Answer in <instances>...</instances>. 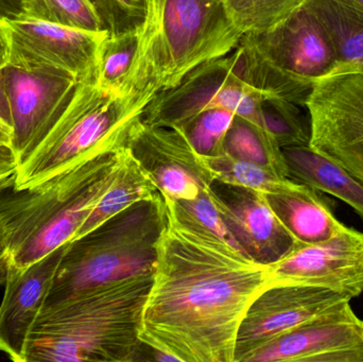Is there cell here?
Wrapping results in <instances>:
<instances>
[{
	"mask_svg": "<svg viewBox=\"0 0 363 362\" xmlns=\"http://www.w3.org/2000/svg\"><path fill=\"white\" fill-rule=\"evenodd\" d=\"M140 339L155 361L235 362L239 327L266 290L260 263L184 214L169 198Z\"/></svg>",
	"mask_w": 363,
	"mask_h": 362,
	"instance_id": "1",
	"label": "cell"
},
{
	"mask_svg": "<svg viewBox=\"0 0 363 362\" xmlns=\"http://www.w3.org/2000/svg\"><path fill=\"white\" fill-rule=\"evenodd\" d=\"M152 278L114 281L46 306L30 336L25 362L138 361Z\"/></svg>",
	"mask_w": 363,
	"mask_h": 362,
	"instance_id": "2",
	"label": "cell"
},
{
	"mask_svg": "<svg viewBox=\"0 0 363 362\" xmlns=\"http://www.w3.org/2000/svg\"><path fill=\"white\" fill-rule=\"evenodd\" d=\"M241 38L223 0H149L121 94L146 108L201 64L230 55Z\"/></svg>",
	"mask_w": 363,
	"mask_h": 362,
	"instance_id": "3",
	"label": "cell"
},
{
	"mask_svg": "<svg viewBox=\"0 0 363 362\" xmlns=\"http://www.w3.org/2000/svg\"><path fill=\"white\" fill-rule=\"evenodd\" d=\"M125 148L127 140L79 162L42 184L2 191L0 217L10 231L6 265L26 267L72 242L112 184Z\"/></svg>",
	"mask_w": 363,
	"mask_h": 362,
	"instance_id": "4",
	"label": "cell"
},
{
	"mask_svg": "<svg viewBox=\"0 0 363 362\" xmlns=\"http://www.w3.org/2000/svg\"><path fill=\"white\" fill-rule=\"evenodd\" d=\"M145 106L96 82H79L43 125L15 167L12 188L42 184L79 162L127 140Z\"/></svg>",
	"mask_w": 363,
	"mask_h": 362,
	"instance_id": "5",
	"label": "cell"
},
{
	"mask_svg": "<svg viewBox=\"0 0 363 362\" xmlns=\"http://www.w3.org/2000/svg\"><path fill=\"white\" fill-rule=\"evenodd\" d=\"M166 221L167 204L160 193L132 204L86 235L68 242L45 307L99 285L152 276Z\"/></svg>",
	"mask_w": 363,
	"mask_h": 362,
	"instance_id": "6",
	"label": "cell"
},
{
	"mask_svg": "<svg viewBox=\"0 0 363 362\" xmlns=\"http://www.w3.org/2000/svg\"><path fill=\"white\" fill-rule=\"evenodd\" d=\"M230 57L256 93L304 108L315 85L336 69L332 40L308 1L273 29L242 35Z\"/></svg>",
	"mask_w": 363,
	"mask_h": 362,
	"instance_id": "7",
	"label": "cell"
},
{
	"mask_svg": "<svg viewBox=\"0 0 363 362\" xmlns=\"http://www.w3.org/2000/svg\"><path fill=\"white\" fill-rule=\"evenodd\" d=\"M264 99L239 78L228 55L201 64L176 86L157 94L142 119L155 127L177 128L201 112L222 108L267 130L260 112Z\"/></svg>",
	"mask_w": 363,
	"mask_h": 362,
	"instance_id": "8",
	"label": "cell"
},
{
	"mask_svg": "<svg viewBox=\"0 0 363 362\" xmlns=\"http://www.w3.org/2000/svg\"><path fill=\"white\" fill-rule=\"evenodd\" d=\"M108 33L21 16L0 17L6 64L26 70L65 72L78 82H96L100 46Z\"/></svg>",
	"mask_w": 363,
	"mask_h": 362,
	"instance_id": "9",
	"label": "cell"
},
{
	"mask_svg": "<svg viewBox=\"0 0 363 362\" xmlns=\"http://www.w3.org/2000/svg\"><path fill=\"white\" fill-rule=\"evenodd\" d=\"M311 146L363 183V74L320 81L305 103Z\"/></svg>",
	"mask_w": 363,
	"mask_h": 362,
	"instance_id": "10",
	"label": "cell"
},
{
	"mask_svg": "<svg viewBox=\"0 0 363 362\" xmlns=\"http://www.w3.org/2000/svg\"><path fill=\"white\" fill-rule=\"evenodd\" d=\"M127 147L164 197L192 201L215 182L203 155L178 128L155 127L140 117L130 127Z\"/></svg>",
	"mask_w": 363,
	"mask_h": 362,
	"instance_id": "11",
	"label": "cell"
},
{
	"mask_svg": "<svg viewBox=\"0 0 363 362\" xmlns=\"http://www.w3.org/2000/svg\"><path fill=\"white\" fill-rule=\"evenodd\" d=\"M351 300L347 293L321 287H269L254 300L241 322L235 362H247L273 340Z\"/></svg>",
	"mask_w": 363,
	"mask_h": 362,
	"instance_id": "12",
	"label": "cell"
},
{
	"mask_svg": "<svg viewBox=\"0 0 363 362\" xmlns=\"http://www.w3.org/2000/svg\"><path fill=\"white\" fill-rule=\"evenodd\" d=\"M311 286L347 293H363V233L345 227L330 239L296 244L283 259L270 265L267 288Z\"/></svg>",
	"mask_w": 363,
	"mask_h": 362,
	"instance_id": "13",
	"label": "cell"
},
{
	"mask_svg": "<svg viewBox=\"0 0 363 362\" xmlns=\"http://www.w3.org/2000/svg\"><path fill=\"white\" fill-rule=\"evenodd\" d=\"M247 362H363V321L349 302L273 340Z\"/></svg>",
	"mask_w": 363,
	"mask_h": 362,
	"instance_id": "14",
	"label": "cell"
},
{
	"mask_svg": "<svg viewBox=\"0 0 363 362\" xmlns=\"http://www.w3.org/2000/svg\"><path fill=\"white\" fill-rule=\"evenodd\" d=\"M208 195L239 248L255 261L277 263L298 244L273 212L266 193L215 181Z\"/></svg>",
	"mask_w": 363,
	"mask_h": 362,
	"instance_id": "15",
	"label": "cell"
},
{
	"mask_svg": "<svg viewBox=\"0 0 363 362\" xmlns=\"http://www.w3.org/2000/svg\"><path fill=\"white\" fill-rule=\"evenodd\" d=\"M67 244L26 267H4L6 284L0 304V352L11 361L25 362L30 336L44 310Z\"/></svg>",
	"mask_w": 363,
	"mask_h": 362,
	"instance_id": "16",
	"label": "cell"
},
{
	"mask_svg": "<svg viewBox=\"0 0 363 362\" xmlns=\"http://www.w3.org/2000/svg\"><path fill=\"white\" fill-rule=\"evenodd\" d=\"M0 74L12 120V154L16 167L43 125L79 82L65 72L26 70L10 64Z\"/></svg>",
	"mask_w": 363,
	"mask_h": 362,
	"instance_id": "17",
	"label": "cell"
},
{
	"mask_svg": "<svg viewBox=\"0 0 363 362\" xmlns=\"http://www.w3.org/2000/svg\"><path fill=\"white\" fill-rule=\"evenodd\" d=\"M267 198L277 218L298 244L325 242L347 227L335 217L328 200L307 185Z\"/></svg>",
	"mask_w": 363,
	"mask_h": 362,
	"instance_id": "18",
	"label": "cell"
},
{
	"mask_svg": "<svg viewBox=\"0 0 363 362\" xmlns=\"http://www.w3.org/2000/svg\"><path fill=\"white\" fill-rule=\"evenodd\" d=\"M281 149L288 178L338 198L363 219V183L311 145Z\"/></svg>",
	"mask_w": 363,
	"mask_h": 362,
	"instance_id": "19",
	"label": "cell"
},
{
	"mask_svg": "<svg viewBox=\"0 0 363 362\" xmlns=\"http://www.w3.org/2000/svg\"><path fill=\"white\" fill-rule=\"evenodd\" d=\"M308 4L332 40L336 55L333 76L363 74V9L347 0H308Z\"/></svg>",
	"mask_w": 363,
	"mask_h": 362,
	"instance_id": "20",
	"label": "cell"
},
{
	"mask_svg": "<svg viewBox=\"0 0 363 362\" xmlns=\"http://www.w3.org/2000/svg\"><path fill=\"white\" fill-rule=\"evenodd\" d=\"M160 193L155 180L127 147L112 184L100 198L72 240L86 235L132 204L150 199Z\"/></svg>",
	"mask_w": 363,
	"mask_h": 362,
	"instance_id": "21",
	"label": "cell"
},
{
	"mask_svg": "<svg viewBox=\"0 0 363 362\" xmlns=\"http://www.w3.org/2000/svg\"><path fill=\"white\" fill-rule=\"evenodd\" d=\"M213 180L230 186L242 187L266 195L289 193L301 183L279 176L268 166L237 159L224 150L217 155H203Z\"/></svg>",
	"mask_w": 363,
	"mask_h": 362,
	"instance_id": "22",
	"label": "cell"
},
{
	"mask_svg": "<svg viewBox=\"0 0 363 362\" xmlns=\"http://www.w3.org/2000/svg\"><path fill=\"white\" fill-rule=\"evenodd\" d=\"M225 151L245 161L268 166L279 176L288 178L283 149L268 130L235 116L226 134Z\"/></svg>",
	"mask_w": 363,
	"mask_h": 362,
	"instance_id": "23",
	"label": "cell"
},
{
	"mask_svg": "<svg viewBox=\"0 0 363 362\" xmlns=\"http://www.w3.org/2000/svg\"><path fill=\"white\" fill-rule=\"evenodd\" d=\"M241 35L269 31L291 16L308 0H223Z\"/></svg>",
	"mask_w": 363,
	"mask_h": 362,
	"instance_id": "24",
	"label": "cell"
},
{
	"mask_svg": "<svg viewBox=\"0 0 363 362\" xmlns=\"http://www.w3.org/2000/svg\"><path fill=\"white\" fill-rule=\"evenodd\" d=\"M21 17L85 31L106 30L91 0H23Z\"/></svg>",
	"mask_w": 363,
	"mask_h": 362,
	"instance_id": "25",
	"label": "cell"
},
{
	"mask_svg": "<svg viewBox=\"0 0 363 362\" xmlns=\"http://www.w3.org/2000/svg\"><path fill=\"white\" fill-rule=\"evenodd\" d=\"M301 106L281 98H264L260 103L264 125L281 148L311 145V119Z\"/></svg>",
	"mask_w": 363,
	"mask_h": 362,
	"instance_id": "26",
	"label": "cell"
},
{
	"mask_svg": "<svg viewBox=\"0 0 363 362\" xmlns=\"http://www.w3.org/2000/svg\"><path fill=\"white\" fill-rule=\"evenodd\" d=\"M140 32L108 34L100 46L96 83L106 91L121 93L138 50Z\"/></svg>",
	"mask_w": 363,
	"mask_h": 362,
	"instance_id": "27",
	"label": "cell"
},
{
	"mask_svg": "<svg viewBox=\"0 0 363 362\" xmlns=\"http://www.w3.org/2000/svg\"><path fill=\"white\" fill-rule=\"evenodd\" d=\"M236 115L226 108H217L201 112L177 127L185 133L199 153L217 155L225 150L226 134Z\"/></svg>",
	"mask_w": 363,
	"mask_h": 362,
	"instance_id": "28",
	"label": "cell"
},
{
	"mask_svg": "<svg viewBox=\"0 0 363 362\" xmlns=\"http://www.w3.org/2000/svg\"><path fill=\"white\" fill-rule=\"evenodd\" d=\"M108 34L140 32L146 21L149 0H91Z\"/></svg>",
	"mask_w": 363,
	"mask_h": 362,
	"instance_id": "29",
	"label": "cell"
},
{
	"mask_svg": "<svg viewBox=\"0 0 363 362\" xmlns=\"http://www.w3.org/2000/svg\"><path fill=\"white\" fill-rule=\"evenodd\" d=\"M208 191L209 189L203 191L196 200H192V201H174V200L172 201L184 214L191 217L192 219L204 225L209 231L213 232L216 235L219 236L222 239L241 251L236 240L234 239L232 234L226 227L225 223L223 222L221 217L213 208V203L209 199Z\"/></svg>",
	"mask_w": 363,
	"mask_h": 362,
	"instance_id": "30",
	"label": "cell"
},
{
	"mask_svg": "<svg viewBox=\"0 0 363 362\" xmlns=\"http://www.w3.org/2000/svg\"><path fill=\"white\" fill-rule=\"evenodd\" d=\"M12 135V131L0 123V171L15 172Z\"/></svg>",
	"mask_w": 363,
	"mask_h": 362,
	"instance_id": "31",
	"label": "cell"
},
{
	"mask_svg": "<svg viewBox=\"0 0 363 362\" xmlns=\"http://www.w3.org/2000/svg\"><path fill=\"white\" fill-rule=\"evenodd\" d=\"M10 254V231L4 219L0 217V270L6 267Z\"/></svg>",
	"mask_w": 363,
	"mask_h": 362,
	"instance_id": "32",
	"label": "cell"
},
{
	"mask_svg": "<svg viewBox=\"0 0 363 362\" xmlns=\"http://www.w3.org/2000/svg\"><path fill=\"white\" fill-rule=\"evenodd\" d=\"M23 0H0V17H14L21 16L23 12Z\"/></svg>",
	"mask_w": 363,
	"mask_h": 362,
	"instance_id": "33",
	"label": "cell"
},
{
	"mask_svg": "<svg viewBox=\"0 0 363 362\" xmlns=\"http://www.w3.org/2000/svg\"><path fill=\"white\" fill-rule=\"evenodd\" d=\"M0 123L11 130L13 133L12 120H11L10 110H9L8 100H6V91H4V80L0 74ZM13 136V135H12Z\"/></svg>",
	"mask_w": 363,
	"mask_h": 362,
	"instance_id": "34",
	"label": "cell"
},
{
	"mask_svg": "<svg viewBox=\"0 0 363 362\" xmlns=\"http://www.w3.org/2000/svg\"><path fill=\"white\" fill-rule=\"evenodd\" d=\"M14 184V171H0V193Z\"/></svg>",
	"mask_w": 363,
	"mask_h": 362,
	"instance_id": "35",
	"label": "cell"
},
{
	"mask_svg": "<svg viewBox=\"0 0 363 362\" xmlns=\"http://www.w3.org/2000/svg\"><path fill=\"white\" fill-rule=\"evenodd\" d=\"M6 65V50L4 43L2 42L1 38H0V70Z\"/></svg>",
	"mask_w": 363,
	"mask_h": 362,
	"instance_id": "36",
	"label": "cell"
},
{
	"mask_svg": "<svg viewBox=\"0 0 363 362\" xmlns=\"http://www.w3.org/2000/svg\"><path fill=\"white\" fill-rule=\"evenodd\" d=\"M347 1L351 2V4L363 9V0H347Z\"/></svg>",
	"mask_w": 363,
	"mask_h": 362,
	"instance_id": "37",
	"label": "cell"
}]
</instances>
